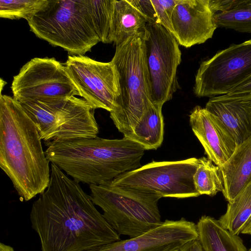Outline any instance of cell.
<instances>
[{
  "label": "cell",
  "instance_id": "obj_1",
  "mask_svg": "<svg viewBox=\"0 0 251 251\" xmlns=\"http://www.w3.org/2000/svg\"><path fill=\"white\" fill-rule=\"evenodd\" d=\"M50 167L49 185L30 213L41 251H87L120 240L79 183Z\"/></svg>",
  "mask_w": 251,
  "mask_h": 251
},
{
  "label": "cell",
  "instance_id": "obj_2",
  "mask_svg": "<svg viewBox=\"0 0 251 251\" xmlns=\"http://www.w3.org/2000/svg\"><path fill=\"white\" fill-rule=\"evenodd\" d=\"M37 128L20 102L0 94V167L22 201H28L48 188L50 161Z\"/></svg>",
  "mask_w": 251,
  "mask_h": 251
},
{
  "label": "cell",
  "instance_id": "obj_3",
  "mask_svg": "<svg viewBox=\"0 0 251 251\" xmlns=\"http://www.w3.org/2000/svg\"><path fill=\"white\" fill-rule=\"evenodd\" d=\"M45 151L50 162L75 181L100 185L141 166L146 151L127 137L109 139L98 136L51 143Z\"/></svg>",
  "mask_w": 251,
  "mask_h": 251
},
{
  "label": "cell",
  "instance_id": "obj_4",
  "mask_svg": "<svg viewBox=\"0 0 251 251\" xmlns=\"http://www.w3.org/2000/svg\"><path fill=\"white\" fill-rule=\"evenodd\" d=\"M144 31L116 45L111 60L119 73L121 95L110 117L124 136L132 131L151 102Z\"/></svg>",
  "mask_w": 251,
  "mask_h": 251
},
{
  "label": "cell",
  "instance_id": "obj_5",
  "mask_svg": "<svg viewBox=\"0 0 251 251\" xmlns=\"http://www.w3.org/2000/svg\"><path fill=\"white\" fill-rule=\"evenodd\" d=\"M27 23L38 38L66 50L84 55L98 44L89 0H49Z\"/></svg>",
  "mask_w": 251,
  "mask_h": 251
},
{
  "label": "cell",
  "instance_id": "obj_6",
  "mask_svg": "<svg viewBox=\"0 0 251 251\" xmlns=\"http://www.w3.org/2000/svg\"><path fill=\"white\" fill-rule=\"evenodd\" d=\"M34 123L46 146L55 142L97 136L95 109L83 98L29 100L19 102Z\"/></svg>",
  "mask_w": 251,
  "mask_h": 251
},
{
  "label": "cell",
  "instance_id": "obj_7",
  "mask_svg": "<svg viewBox=\"0 0 251 251\" xmlns=\"http://www.w3.org/2000/svg\"><path fill=\"white\" fill-rule=\"evenodd\" d=\"M90 197L103 211L107 222L120 236H139L160 225L158 201L161 198L148 193L113 185L110 181L90 185Z\"/></svg>",
  "mask_w": 251,
  "mask_h": 251
},
{
  "label": "cell",
  "instance_id": "obj_8",
  "mask_svg": "<svg viewBox=\"0 0 251 251\" xmlns=\"http://www.w3.org/2000/svg\"><path fill=\"white\" fill-rule=\"evenodd\" d=\"M199 158L173 161H155L125 173L111 181L115 186L177 199L197 197L193 176Z\"/></svg>",
  "mask_w": 251,
  "mask_h": 251
},
{
  "label": "cell",
  "instance_id": "obj_9",
  "mask_svg": "<svg viewBox=\"0 0 251 251\" xmlns=\"http://www.w3.org/2000/svg\"><path fill=\"white\" fill-rule=\"evenodd\" d=\"M144 40L151 102L163 105L176 89V71L181 61L179 44L162 25L149 22Z\"/></svg>",
  "mask_w": 251,
  "mask_h": 251
},
{
  "label": "cell",
  "instance_id": "obj_10",
  "mask_svg": "<svg viewBox=\"0 0 251 251\" xmlns=\"http://www.w3.org/2000/svg\"><path fill=\"white\" fill-rule=\"evenodd\" d=\"M251 75V39L232 44L200 64L194 92L198 97L227 94Z\"/></svg>",
  "mask_w": 251,
  "mask_h": 251
},
{
  "label": "cell",
  "instance_id": "obj_11",
  "mask_svg": "<svg viewBox=\"0 0 251 251\" xmlns=\"http://www.w3.org/2000/svg\"><path fill=\"white\" fill-rule=\"evenodd\" d=\"M64 64L79 96L93 108L109 112L115 109L121 90L119 73L111 61L102 62L84 55H69Z\"/></svg>",
  "mask_w": 251,
  "mask_h": 251
},
{
  "label": "cell",
  "instance_id": "obj_12",
  "mask_svg": "<svg viewBox=\"0 0 251 251\" xmlns=\"http://www.w3.org/2000/svg\"><path fill=\"white\" fill-rule=\"evenodd\" d=\"M11 88L13 98L19 102L79 96L65 64L54 58L30 60L13 77Z\"/></svg>",
  "mask_w": 251,
  "mask_h": 251
},
{
  "label": "cell",
  "instance_id": "obj_13",
  "mask_svg": "<svg viewBox=\"0 0 251 251\" xmlns=\"http://www.w3.org/2000/svg\"><path fill=\"white\" fill-rule=\"evenodd\" d=\"M198 238L197 224L182 218L166 220L139 236L87 251H179L185 243Z\"/></svg>",
  "mask_w": 251,
  "mask_h": 251
},
{
  "label": "cell",
  "instance_id": "obj_14",
  "mask_svg": "<svg viewBox=\"0 0 251 251\" xmlns=\"http://www.w3.org/2000/svg\"><path fill=\"white\" fill-rule=\"evenodd\" d=\"M209 0H180L172 16L173 35L185 48L204 43L217 27Z\"/></svg>",
  "mask_w": 251,
  "mask_h": 251
},
{
  "label": "cell",
  "instance_id": "obj_15",
  "mask_svg": "<svg viewBox=\"0 0 251 251\" xmlns=\"http://www.w3.org/2000/svg\"><path fill=\"white\" fill-rule=\"evenodd\" d=\"M191 128L204 148L207 158L219 167L232 155L237 145L219 118L200 106L189 116Z\"/></svg>",
  "mask_w": 251,
  "mask_h": 251
},
{
  "label": "cell",
  "instance_id": "obj_16",
  "mask_svg": "<svg viewBox=\"0 0 251 251\" xmlns=\"http://www.w3.org/2000/svg\"><path fill=\"white\" fill-rule=\"evenodd\" d=\"M205 108L219 118L237 146L251 137V93L211 97Z\"/></svg>",
  "mask_w": 251,
  "mask_h": 251
},
{
  "label": "cell",
  "instance_id": "obj_17",
  "mask_svg": "<svg viewBox=\"0 0 251 251\" xmlns=\"http://www.w3.org/2000/svg\"><path fill=\"white\" fill-rule=\"evenodd\" d=\"M219 167L223 180L222 193L229 202L251 183V137L237 146Z\"/></svg>",
  "mask_w": 251,
  "mask_h": 251
},
{
  "label": "cell",
  "instance_id": "obj_18",
  "mask_svg": "<svg viewBox=\"0 0 251 251\" xmlns=\"http://www.w3.org/2000/svg\"><path fill=\"white\" fill-rule=\"evenodd\" d=\"M197 227L204 251H247L242 239L223 227L218 220L202 216Z\"/></svg>",
  "mask_w": 251,
  "mask_h": 251
},
{
  "label": "cell",
  "instance_id": "obj_19",
  "mask_svg": "<svg viewBox=\"0 0 251 251\" xmlns=\"http://www.w3.org/2000/svg\"><path fill=\"white\" fill-rule=\"evenodd\" d=\"M147 18L131 0H114L111 43L119 45L135 34L143 31Z\"/></svg>",
  "mask_w": 251,
  "mask_h": 251
},
{
  "label": "cell",
  "instance_id": "obj_20",
  "mask_svg": "<svg viewBox=\"0 0 251 251\" xmlns=\"http://www.w3.org/2000/svg\"><path fill=\"white\" fill-rule=\"evenodd\" d=\"M162 106L151 102L132 131L124 137L137 143L145 150L160 147L164 136Z\"/></svg>",
  "mask_w": 251,
  "mask_h": 251
},
{
  "label": "cell",
  "instance_id": "obj_21",
  "mask_svg": "<svg viewBox=\"0 0 251 251\" xmlns=\"http://www.w3.org/2000/svg\"><path fill=\"white\" fill-rule=\"evenodd\" d=\"M218 221L233 234H251V183L228 202L226 212Z\"/></svg>",
  "mask_w": 251,
  "mask_h": 251
},
{
  "label": "cell",
  "instance_id": "obj_22",
  "mask_svg": "<svg viewBox=\"0 0 251 251\" xmlns=\"http://www.w3.org/2000/svg\"><path fill=\"white\" fill-rule=\"evenodd\" d=\"M196 191L200 195L214 196L223 190V180L220 167L208 158H199V164L193 176Z\"/></svg>",
  "mask_w": 251,
  "mask_h": 251
},
{
  "label": "cell",
  "instance_id": "obj_23",
  "mask_svg": "<svg viewBox=\"0 0 251 251\" xmlns=\"http://www.w3.org/2000/svg\"><path fill=\"white\" fill-rule=\"evenodd\" d=\"M114 0H89L90 12L100 42L111 43Z\"/></svg>",
  "mask_w": 251,
  "mask_h": 251
},
{
  "label": "cell",
  "instance_id": "obj_24",
  "mask_svg": "<svg viewBox=\"0 0 251 251\" xmlns=\"http://www.w3.org/2000/svg\"><path fill=\"white\" fill-rule=\"evenodd\" d=\"M49 0H0V17L11 20L23 18L26 21L42 10Z\"/></svg>",
  "mask_w": 251,
  "mask_h": 251
},
{
  "label": "cell",
  "instance_id": "obj_25",
  "mask_svg": "<svg viewBox=\"0 0 251 251\" xmlns=\"http://www.w3.org/2000/svg\"><path fill=\"white\" fill-rule=\"evenodd\" d=\"M217 27L251 33V9L242 8L214 14Z\"/></svg>",
  "mask_w": 251,
  "mask_h": 251
},
{
  "label": "cell",
  "instance_id": "obj_26",
  "mask_svg": "<svg viewBox=\"0 0 251 251\" xmlns=\"http://www.w3.org/2000/svg\"><path fill=\"white\" fill-rule=\"evenodd\" d=\"M158 24L173 33L172 16L175 6L180 0H151Z\"/></svg>",
  "mask_w": 251,
  "mask_h": 251
},
{
  "label": "cell",
  "instance_id": "obj_27",
  "mask_svg": "<svg viewBox=\"0 0 251 251\" xmlns=\"http://www.w3.org/2000/svg\"><path fill=\"white\" fill-rule=\"evenodd\" d=\"M247 0H209V4L214 13H223L244 8Z\"/></svg>",
  "mask_w": 251,
  "mask_h": 251
},
{
  "label": "cell",
  "instance_id": "obj_28",
  "mask_svg": "<svg viewBox=\"0 0 251 251\" xmlns=\"http://www.w3.org/2000/svg\"><path fill=\"white\" fill-rule=\"evenodd\" d=\"M131 1L147 18L148 22L158 24L155 11L151 0H131Z\"/></svg>",
  "mask_w": 251,
  "mask_h": 251
},
{
  "label": "cell",
  "instance_id": "obj_29",
  "mask_svg": "<svg viewBox=\"0 0 251 251\" xmlns=\"http://www.w3.org/2000/svg\"><path fill=\"white\" fill-rule=\"evenodd\" d=\"M251 93V75L232 88L227 94Z\"/></svg>",
  "mask_w": 251,
  "mask_h": 251
},
{
  "label": "cell",
  "instance_id": "obj_30",
  "mask_svg": "<svg viewBox=\"0 0 251 251\" xmlns=\"http://www.w3.org/2000/svg\"><path fill=\"white\" fill-rule=\"evenodd\" d=\"M179 251H204L198 239L192 240L185 243Z\"/></svg>",
  "mask_w": 251,
  "mask_h": 251
},
{
  "label": "cell",
  "instance_id": "obj_31",
  "mask_svg": "<svg viewBox=\"0 0 251 251\" xmlns=\"http://www.w3.org/2000/svg\"><path fill=\"white\" fill-rule=\"evenodd\" d=\"M0 251H14V248L2 243H0Z\"/></svg>",
  "mask_w": 251,
  "mask_h": 251
},
{
  "label": "cell",
  "instance_id": "obj_32",
  "mask_svg": "<svg viewBox=\"0 0 251 251\" xmlns=\"http://www.w3.org/2000/svg\"><path fill=\"white\" fill-rule=\"evenodd\" d=\"M244 8L251 9V0H247V3Z\"/></svg>",
  "mask_w": 251,
  "mask_h": 251
},
{
  "label": "cell",
  "instance_id": "obj_33",
  "mask_svg": "<svg viewBox=\"0 0 251 251\" xmlns=\"http://www.w3.org/2000/svg\"><path fill=\"white\" fill-rule=\"evenodd\" d=\"M249 251H251V247L250 249H249Z\"/></svg>",
  "mask_w": 251,
  "mask_h": 251
}]
</instances>
